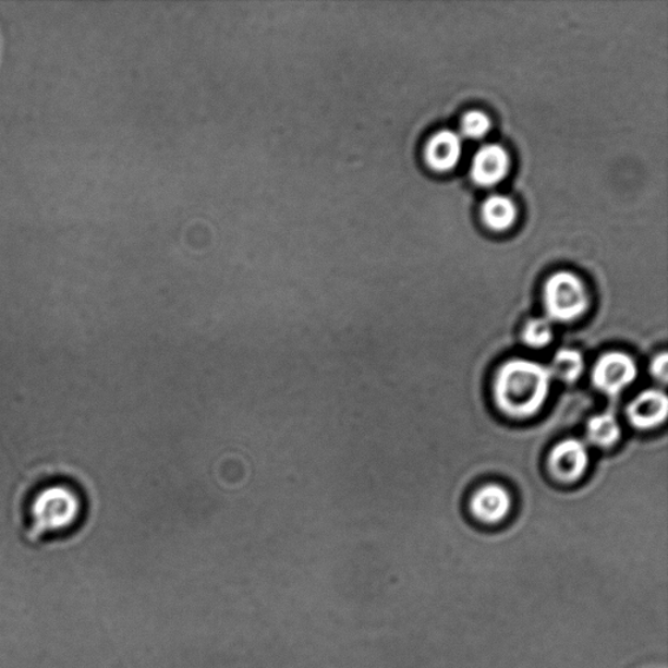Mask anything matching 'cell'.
Listing matches in <instances>:
<instances>
[{"label":"cell","instance_id":"obj_6","mask_svg":"<svg viewBox=\"0 0 668 668\" xmlns=\"http://www.w3.org/2000/svg\"><path fill=\"white\" fill-rule=\"evenodd\" d=\"M627 418L640 432L663 426L668 415V399L664 390L652 388L643 390L628 403Z\"/></svg>","mask_w":668,"mask_h":668},{"label":"cell","instance_id":"obj_9","mask_svg":"<svg viewBox=\"0 0 668 668\" xmlns=\"http://www.w3.org/2000/svg\"><path fill=\"white\" fill-rule=\"evenodd\" d=\"M462 143L461 136L453 131H440L426 148V161L436 171L445 173L452 170L461 160Z\"/></svg>","mask_w":668,"mask_h":668},{"label":"cell","instance_id":"obj_12","mask_svg":"<svg viewBox=\"0 0 668 668\" xmlns=\"http://www.w3.org/2000/svg\"><path fill=\"white\" fill-rule=\"evenodd\" d=\"M548 368H550L554 379L573 384L578 381L585 372L584 356H582L579 350L563 348L558 350L557 354H555L552 363Z\"/></svg>","mask_w":668,"mask_h":668},{"label":"cell","instance_id":"obj_7","mask_svg":"<svg viewBox=\"0 0 668 668\" xmlns=\"http://www.w3.org/2000/svg\"><path fill=\"white\" fill-rule=\"evenodd\" d=\"M512 496L498 483H488L475 491L471 499V512L483 524L493 525L505 521L512 509Z\"/></svg>","mask_w":668,"mask_h":668},{"label":"cell","instance_id":"obj_5","mask_svg":"<svg viewBox=\"0 0 668 668\" xmlns=\"http://www.w3.org/2000/svg\"><path fill=\"white\" fill-rule=\"evenodd\" d=\"M591 456L585 441L566 439L552 447L547 456V469L551 477L563 485H572L584 477Z\"/></svg>","mask_w":668,"mask_h":668},{"label":"cell","instance_id":"obj_11","mask_svg":"<svg viewBox=\"0 0 668 668\" xmlns=\"http://www.w3.org/2000/svg\"><path fill=\"white\" fill-rule=\"evenodd\" d=\"M518 216L515 205L507 196L493 195L482 205V218L489 229L505 231L512 227Z\"/></svg>","mask_w":668,"mask_h":668},{"label":"cell","instance_id":"obj_14","mask_svg":"<svg viewBox=\"0 0 668 668\" xmlns=\"http://www.w3.org/2000/svg\"><path fill=\"white\" fill-rule=\"evenodd\" d=\"M489 129H491V121L482 111L467 112L461 122L462 135L467 138H474V141L485 137Z\"/></svg>","mask_w":668,"mask_h":668},{"label":"cell","instance_id":"obj_1","mask_svg":"<svg viewBox=\"0 0 668 668\" xmlns=\"http://www.w3.org/2000/svg\"><path fill=\"white\" fill-rule=\"evenodd\" d=\"M552 380L550 368L542 363L525 359L509 360L495 374V405L508 418L531 420L545 406Z\"/></svg>","mask_w":668,"mask_h":668},{"label":"cell","instance_id":"obj_3","mask_svg":"<svg viewBox=\"0 0 668 668\" xmlns=\"http://www.w3.org/2000/svg\"><path fill=\"white\" fill-rule=\"evenodd\" d=\"M544 307L551 323H574L591 307V294L578 275L561 270L545 283Z\"/></svg>","mask_w":668,"mask_h":668},{"label":"cell","instance_id":"obj_2","mask_svg":"<svg viewBox=\"0 0 668 668\" xmlns=\"http://www.w3.org/2000/svg\"><path fill=\"white\" fill-rule=\"evenodd\" d=\"M85 502L75 487L64 482L38 488L28 502L29 544L64 537L74 533L84 520Z\"/></svg>","mask_w":668,"mask_h":668},{"label":"cell","instance_id":"obj_8","mask_svg":"<svg viewBox=\"0 0 668 668\" xmlns=\"http://www.w3.org/2000/svg\"><path fill=\"white\" fill-rule=\"evenodd\" d=\"M511 160L505 148L500 145L488 144L475 154L471 174L473 181L482 187H491L505 180Z\"/></svg>","mask_w":668,"mask_h":668},{"label":"cell","instance_id":"obj_15","mask_svg":"<svg viewBox=\"0 0 668 668\" xmlns=\"http://www.w3.org/2000/svg\"><path fill=\"white\" fill-rule=\"evenodd\" d=\"M667 361H668V355L666 352H664V353H659L656 356H654L651 363V374L653 378L659 382H663L664 386L667 382V378H668Z\"/></svg>","mask_w":668,"mask_h":668},{"label":"cell","instance_id":"obj_10","mask_svg":"<svg viewBox=\"0 0 668 668\" xmlns=\"http://www.w3.org/2000/svg\"><path fill=\"white\" fill-rule=\"evenodd\" d=\"M586 438L593 446L608 449L618 445L621 438L620 423L611 413L592 416L586 423Z\"/></svg>","mask_w":668,"mask_h":668},{"label":"cell","instance_id":"obj_13","mask_svg":"<svg viewBox=\"0 0 668 668\" xmlns=\"http://www.w3.org/2000/svg\"><path fill=\"white\" fill-rule=\"evenodd\" d=\"M521 340L531 349H544L550 345L554 340L552 323L547 317L529 320L522 328Z\"/></svg>","mask_w":668,"mask_h":668},{"label":"cell","instance_id":"obj_4","mask_svg":"<svg viewBox=\"0 0 668 668\" xmlns=\"http://www.w3.org/2000/svg\"><path fill=\"white\" fill-rule=\"evenodd\" d=\"M639 378V366L630 354L608 352L599 356L592 369L595 389L608 397H618Z\"/></svg>","mask_w":668,"mask_h":668}]
</instances>
